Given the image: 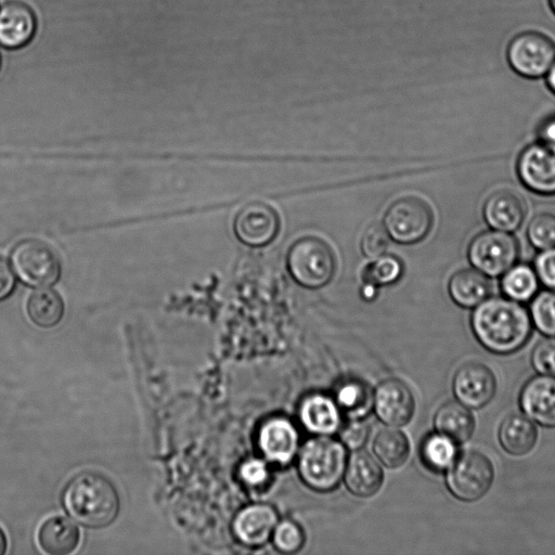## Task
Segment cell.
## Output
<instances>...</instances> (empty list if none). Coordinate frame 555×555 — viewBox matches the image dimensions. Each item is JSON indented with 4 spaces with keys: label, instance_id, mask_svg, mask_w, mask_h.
I'll list each match as a JSON object with an SVG mask.
<instances>
[{
    "label": "cell",
    "instance_id": "obj_1",
    "mask_svg": "<svg viewBox=\"0 0 555 555\" xmlns=\"http://www.w3.org/2000/svg\"><path fill=\"white\" fill-rule=\"evenodd\" d=\"M474 335L489 352L508 355L519 351L531 338L533 321L523 304L506 296H489L474 308Z\"/></svg>",
    "mask_w": 555,
    "mask_h": 555
},
{
    "label": "cell",
    "instance_id": "obj_2",
    "mask_svg": "<svg viewBox=\"0 0 555 555\" xmlns=\"http://www.w3.org/2000/svg\"><path fill=\"white\" fill-rule=\"evenodd\" d=\"M62 503L73 520L88 528L111 525L121 507L118 490L96 472L74 476L63 490Z\"/></svg>",
    "mask_w": 555,
    "mask_h": 555
},
{
    "label": "cell",
    "instance_id": "obj_3",
    "mask_svg": "<svg viewBox=\"0 0 555 555\" xmlns=\"http://www.w3.org/2000/svg\"><path fill=\"white\" fill-rule=\"evenodd\" d=\"M346 464L345 446L333 438L320 435L302 447L299 472L309 488L327 493L337 488L343 480Z\"/></svg>",
    "mask_w": 555,
    "mask_h": 555
},
{
    "label": "cell",
    "instance_id": "obj_4",
    "mask_svg": "<svg viewBox=\"0 0 555 555\" xmlns=\"http://www.w3.org/2000/svg\"><path fill=\"white\" fill-rule=\"evenodd\" d=\"M287 264L295 282L316 290L326 287L332 280L337 270V257L324 239L308 236L292 244Z\"/></svg>",
    "mask_w": 555,
    "mask_h": 555
},
{
    "label": "cell",
    "instance_id": "obj_5",
    "mask_svg": "<svg viewBox=\"0 0 555 555\" xmlns=\"http://www.w3.org/2000/svg\"><path fill=\"white\" fill-rule=\"evenodd\" d=\"M520 244L510 232L489 229L475 236L468 248L469 262L484 275L499 278L518 263Z\"/></svg>",
    "mask_w": 555,
    "mask_h": 555
},
{
    "label": "cell",
    "instance_id": "obj_6",
    "mask_svg": "<svg viewBox=\"0 0 555 555\" xmlns=\"http://www.w3.org/2000/svg\"><path fill=\"white\" fill-rule=\"evenodd\" d=\"M434 224V213L427 201L407 196L393 202L384 216L387 234L399 244H416L427 238Z\"/></svg>",
    "mask_w": 555,
    "mask_h": 555
},
{
    "label": "cell",
    "instance_id": "obj_7",
    "mask_svg": "<svg viewBox=\"0 0 555 555\" xmlns=\"http://www.w3.org/2000/svg\"><path fill=\"white\" fill-rule=\"evenodd\" d=\"M495 468L492 460L480 451H467L456 458L448 469L447 486L461 501L481 499L493 486Z\"/></svg>",
    "mask_w": 555,
    "mask_h": 555
},
{
    "label": "cell",
    "instance_id": "obj_8",
    "mask_svg": "<svg viewBox=\"0 0 555 555\" xmlns=\"http://www.w3.org/2000/svg\"><path fill=\"white\" fill-rule=\"evenodd\" d=\"M11 263L15 273L25 285L46 288L54 285L61 274L56 252L38 240L20 242L12 251Z\"/></svg>",
    "mask_w": 555,
    "mask_h": 555
},
{
    "label": "cell",
    "instance_id": "obj_9",
    "mask_svg": "<svg viewBox=\"0 0 555 555\" xmlns=\"http://www.w3.org/2000/svg\"><path fill=\"white\" fill-rule=\"evenodd\" d=\"M507 59L510 68L524 79H542L555 61V44L545 34L523 32L509 43Z\"/></svg>",
    "mask_w": 555,
    "mask_h": 555
},
{
    "label": "cell",
    "instance_id": "obj_10",
    "mask_svg": "<svg viewBox=\"0 0 555 555\" xmlns=\"http://www.w3.org/2000/svg\"><path fill=\"white\" fill-rule=\"evenodd\" d=\"M521 184L535 195L555 196V147L536 141L526 146L516 162Z\"/></svg>",
    "mask_w": 555,
    "mask_h": 555
},
{
    "label": "cell",
    "instance_id": "obj_11",
    "mask_svg": "<svg viewBox=\"0 0 555 555\" xmlns=\"http://www.w3.org/2000/svg\"><path fill=\"white\" fill-rule=\"evenodd\" d=\"M234 229L242 243L252 248H262L277 237L280 218L270 205L264 202H252L245 205L238 213Z\"/></svg>",
    "mask_w": 555,
    "mask_h": 555
},
{
    "label": "cell",
    "instance_id": "obj_12",
    "mask_svg": "<svg viewBox=\"0 0 555 555\" xmlns=\"http://www.w3.org/2000/svg\"><path fill=\"white\" fill-rule=\"evenodd\" d=\"M497 379L492 369L481 363L463 365L454 379V393L462 405L481 409L492 402Z\"/></svg>",
    "mask_w": 555,
    "mask_h": 555
},
{
    "label": "cell",
    "instance_id": "obj_13",
    "mask_svg": "<svg viewBox=\"0 0 555 555\" xmlns=\"http://www.w3.org/2000/svg\"><path fill=\"white\" fill-rule=\"evenodd\" d=\"M378 418L389 427H404L416 410V400L409 387L398 380L383 382L373 396Z\"/></svg>",
    "mask_w": 555,
    "mask_h": 555
},
{
    "label": "cell",
    "instance_id": "obj_14",
    "mask_svg": "<svg viewBox=\"0 0 555 555\" xmlns=\"http://www.w3.org/2000/svg\"><path fill=\"white\" fill-rule=\"evenodd\" d=\"M258 446L267 460L287 466L298 453L299 432L286 418L269 419L258 432Z\"/></svg>",
    "mask_w": 555,
    "mask_h": 555
},
{
    "label": "cell",
    "instance_id": "obj_15",
    "mask_svg": "<svg viewBox=\"0 0 555 555\" xmlns=\"http://www.w3.org/2000/svg\"><path fill=\"white\" fill-rule=\"evenodd\" d=\"M526 215L525 199L519 192L511 189L493 192L483 206V216L488 227L510 234L521 228Z\"/></svg>",
    "mask_w": 555,
    "mask_h": 555
},
{
    "label": "cell",
    "instance_id": "obj_16",
    "mask_svg": "<svg viewBox=\"0 0 555 555\" xmlns=\"http://www.w3.org/2000/svg\"><path fill=\"white\" fill-rule=\"evenodd\" d=\"M278 523L279 516L273 507L257 503L237 515L234 532L244 546L262 547L273 536Z\"/></svg>",
    "mask_w": 555,
    "mask_h": 555
},
{
    "label": "cell",
    "instance_id": "obj_17",
    "mask_svg": "<svg viewBox=\"0 0 555 555\" xmlns=\"http://www.w3.org/2000/svg\"><path fill=\"white\" fill-rule=\"evenodd\" d=\"M520 403L528 418L542 427L555 428V378L539 376L529 380Z\"/></svg>",
    "mask_w": 555,
    "mask_h": 555
},
{
    "label": "cell",
    "instance_id": "obj_18",
    "mask_svg": "<svg viewBox=\"0 0 555 555\" xmlns=\"http://www.w3.org/2000/svg\"><path fill=\"white\" fill-rule=\"evenodd\" d=\"M33 11L21 3H8L0 8V46L18 49L28 45L35 35Z\"/></svg>",
    "mask_w": 555,
    "mask_h": 555
},
{
    "label": "cell",
    "instance_id": "obj_19",
    "mask_svg": "<svg viewBox=\"0 0 555 555\" xmlns=\"http://www.w3.org/2000/svg\"><path fill=\"white\" fill-rule=\"evenodd\" d=\"M344 480L353 495L370 498L379 493L384 474L377 460L364 451L356 450V453L347 461Z\"/></svg>",
    "mask_w": 555,
    "mask_h": 555
},
{
    "label": "cell",
    "instance_id": "obj_20",
    "mask_svg": "<svg viewBox=\"0 0 555 555\" xmlns=\"http://www.w3.org/2000/svg\"><path fill=\"white\" fill-rule=\"evenodd\" d=\"M451 300L463 308H475L492 296L490 278L475 268L458 270L448 282Z\"/></svg>",
    "mask_w": 555,
    "mask_h": 555
},
{
    "label": "cell",
    "instance_id": "obj_21",
    "mask_svg": "<svg viewBox=\"0 0 555 555\" xmlns=\"http://www.w3.org/2000/svg\"><path fill=\"white\" fill-rule=\"evenodd\" d=\"M300 418L309 432L318 435L328 436L341 428L339 406L325 395L307 397L301 405Z\"/></svg>",
    "mask_w": 555,
    "mask_h": 555
},
{
    "label": "cell",
    "instance_id": "obj_22",
    "mask_svg": "<svg viewBox=\"0 0 555 555\" xmlns=\"http://www.w3.org/2000/svg\"><path fill=\"white\" fill-rule=\"evenodd\" d=\"M80 541L79 527L63 516L46 520L38 532V544L48 554H70L79 547Z\"/></svg>",
    "mask_w": 555,
    "mask_h": 555
},
{
    "label": "cell",
    "instance_id": "obj_23",
    "mask_svg": "<svg viewBox=\"0 0 555 555\" xmlns=\"http://www.w3.org/2000/svg\"><path fill=\"white\" fill-rule=\"evenodd\" d=\"M500 444L513 456H524L535 448L538 440L536 425L522 415H511L501 423Z\"/></svg>",
    "mask_w": 555,
    "mask_h": 555
},
{
    "label": "cell",
    "instance_id": "obj_24",
    "mask_svg": "<svg viewBox=\"0 0 555 555\" xmlns=\"http://www.w3.org/2000/svg\"><path fill=\"white\" fill-rule=\"evenodd\" d=\"M435 429L456 444L470 440L475 430V420L469 408L461 403L451 402L436 412Z\"/></svg>",
    "mask_w": 555,
    "mask_h": 555
},
{
    "label": "cell",
    "instance_id": "obj_25",
    "mask_svg": "<svg viewBox=\"0 0 555 555\" xmlns=\"http://www.w3.org/2000/svg\"><path fill=\"white\" fill-rule=\"evenodd\" d=\"M540 281L534 266L516 263L501 276L503 296L521 304L531 302L539 292Z\"/></svg>",
    "mask_w": 555,
    "mask_h": 555
},
{
    "label": "cell",
    "instance_id": "obj_26",
    "mask_svg": "<svg viewBox=\"0 0 555 555\" xmlns=\"http://www.w3.org/2000/svg\"><path fill=\"white\" fill-rule=\"evenodd\" d=\"M374 454L390 469L403 467L410 455V443L407 435L395 427L385 428L379 432L373 443Z\"/></svg>",
    "mask_w": 555,
    "mask_h": 555
},
{
    "label": "cell",
    "instance_id": "obj_27",
    "mask_svg": "<svg viewBox=\"0 0 555 555\" xmlns=\"http://www.w3.org/2000/svg\"><path fill=\"white\" fill-rule=\"evenodd\" d=\"M28 313L36 326L53 328L64 316V304L55 291L41 289L31 295Z\"/></svg>",
    "mask_w": 555,
    "mask_h": 555
},
{
    "label": "cell",
    "instance_id": "obj_28",
    "mask_svg": "<svg viewBox=\"0 0 555 555\" xmlns=\"http://www.w3.org/2000/svg\"><path fill=\"white\" fill-rule=\"evenodd\" d=\"M335 403L352 418L367 415L373 405V397L368 386L359 381H345L341 383L335 396Z\"/></svg>",
    "mask_w": 555,
    "mask_h": 555
},
{
    "label": "cell",
    "instance_id": "obj_29",
    "mask_svg": "<svg viewBox=\"0 0 555 555\" xmlns=\"http://www.w3.org/2000/svg\"><path fill=\"white\" fill-rule=\"evenodd\" d=\"M456 445L440 433L429 436L422 446L424 463L437 472L449 469L457 458Z\"/></svg>",
    "mask_w": 555,
    "mask_h": 555
},
{
    "label": "cell",
    "instance_id": "obj_30",
    "mask_svg": "<svg viewBox=\"0 0 555 555\" xmlns=\"http://www.w3.org/2000/svg\"><path fill=\"white\" fill-rule=\"evenodd\" d=\"M404 274V265L394 255H381L370 264L364 273L365 282L377 287L391 286L398 282Z\"/></svg>",
    "mask_w": 555,
    "mask_h": 555
},
{
    "label": "cell",
    "instance_id": "obj_31",
    "mask_svg": "<svg viewBox=\"0 0 555 555\" xmlns=\"http://www.w3.org/2000/svg\"><path fill=\"white\" fill-rule=\"evenodd\" d=\"M531 315L533 325L542 334L555 338V291L538 292L531 301Z\"/></svg>",
    "mask_w": 555,
    "mask_h": 555
},
{
    "label": "cell",
    "instance_id": "obj_32",
    "mask_svg": "<svg viewBox=\"0 0 555 555\" xmlns=\"http://www.w3.org/2000/svg\"><path fill=\"white\" fill-rule=\"evenodd\" d=\"M526 237L539 252L555 248V213L536 214L528 223Z\"/></svg>",
    "mask_w": 555,
    "mask_h": 555
},
{
    "label": "cell",
    "instance_id": "obj_33",
    "mask_svg": "<svg viewBox=\"0 0 555 555\" xmlns=\"http://www.w3.org/2000/svg\"><path fill=\"white\" fill-rule=\"evenodd\" d=\"M275 548L285 554L299 552L305 544L303 529L291 520L279 522L274 531Z\"/></svg>",
    "mask_w": 555,
    "mask_h": 555
},
{
    "label": "cell",
    "instance_id": "obj_34",
    "mask_svg": "<svg viewBox=\"0 0 555 555\" xmlns=\"http://www.w3.org/2000/svg\"><path fill=\"white\" fill-rule=\"evenodd\" d=\"M390 236L384 225L372 224L361 238V250L369 258H378L389 248Z\"/></svg>",
    "mask_w": 555,
    "mask_h": 555
},
{
    "label": "cell",
    "instance_id": "obj_35",
    "mask_svg": "<svg viewBox=\"0 0 555 555\" xmlns=\"http://www.w3.org/2000/svg\"><path fill=\"white\" fill-rule=\"evenodd\" d=\"M369 435V425L360 418H353L340 428L341 443L355 451L366 445Z\"/></svg>",
    "mask_w": 555,
    "mask_h": 555
},
{
    "label": "cell",
    "instance_id": "obj_36",
    "mask_svg": "<svg viewBox=\"0 0 555 555\" xmlns=\"http://www.w3.org/2000/svg\"><path fill=\"white\" fill-rule=\"evenodd\" d=\"M532 363L541 376L555 378V339L544 340L535 347Z\"/></svg>",
    "mask_w": 555,
    "mask_h": 555
},
{
    "label": "cell",
    "instance_id": "obj_37",
    "mask_svg": "<svg viewBox=\"0 0 555 555\" xmlns=\"http://www.w3.org/2000/svg\"><path fill=\"white\" fill-rule=\"evenodd\" d=\"M534 268L540 285L555 291V248L540 251L535 258Z\"/></svg>",
    "mask_w": 555,
    "mask_h": 555
},
{
    "label": "cell",
    "instance_id": "obj_38",
    "mask_svg": "<svg viewBox=\"0 0 555 555\" xmlns=\"http://www.w3.org/2000/svg\"><path fill=\"white\" fill-rule=\"evenodd\" d=\"M241 480L250 487H260L269 479V470L266 462L251 459L242 464L240 469Z\"/></svg>",
    "mask_w": 555,
    "mask_h": 555
},
{
    "label": "cell",
    "instance_id": "obj_39",
    "mask_svg": "<svg viewBox=\"0 0 555 555\" xmlns=\"http://www.w3.org/2000/svg\"><path fill=\"white\" fill-rule=\"evenodd\" d=\"M15 288V277L4 258L0 257V300H4Z\"/></svg>",
    "mask_w": 555,
    "mask_h": 555
},
{
    "label": "cell",
    "instance_id": "obj_40",
    "mask_svg": "<svg viewBox=\"0 0 555 555\" xmlns=\"http://www.w3.org/2000/svg\"><path fill=\"white\" fill-rule=\"evenodd\" d=\"M537 137L541 143L555 147V114L547 116L539 123Z\"/></svg>",
    "mask_w": 555,
    "mask_h": 555
},
{
    "label": "cell",
    "instance_id": "obj_41",
    "mask_svg": "<svg viewBox=\"0 0 555 555\" xmlns=\"http://www.w3.org/2000/svg\"><path fill=\"white\" fill-rule=\"evenodd\" d=\"M377 286L372 285V283L365 282V287L363 289V296L366 300L371 301L377 294Z\"/></svg>",
    "mask_w": 555,
    "mask_h": 555
},
{
    "label": "cell",
    "instance_id": "obj_42",
    "mask_svg": "<svg viewBox=\"0 0 555 555\" xmlns=\"http://www.w3.org/2000/svg\"><path fill=\"white\" fill-rule=\"evenodd\" d=\"M547 85L550 88L551 92L555 95V61L553 63L552 68L550 69L549 73L546 76Z\"/></svg>",
    "mask_w": 555,
    "mask_h": 555
},
{
    "label": "cell",
    "instance_id": "obj_43",
    "mask_svg": "<svg viewBox=\"0 0 555 555\" xmlns=\"http://www.w3.org/2000/svg\"><path fill=\"white\" fill-rule=\"evenodd\" d=\"M8 540L2 527H0V555H4L7 552Z\"/></svg>",
    "mask_w": 555,
    "mask_h": 555
},
{
    "label": "cell",
    "instance_id": "obj_44",
    "mask_svg": "<svg viewBox=\"0 0 555 555\" xmlns=\"http://www.w3.org/2000/svg\"><path fill=\"white\" fill-rule=\"evenodd\" d=\"M550 7L555 14V0H549Z\"/></svg>",
    "mask_w": 555,
    "mask_h": 555
}]
</instances>
